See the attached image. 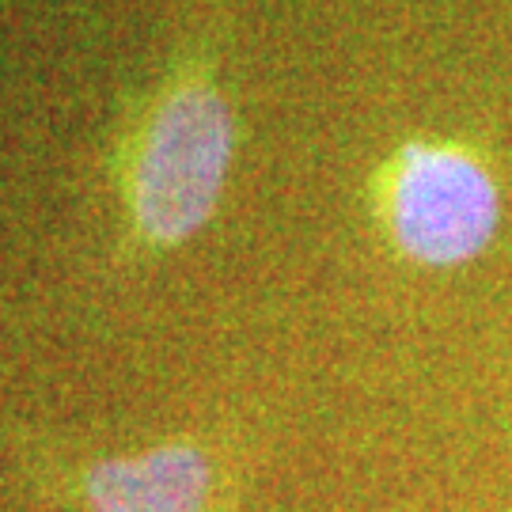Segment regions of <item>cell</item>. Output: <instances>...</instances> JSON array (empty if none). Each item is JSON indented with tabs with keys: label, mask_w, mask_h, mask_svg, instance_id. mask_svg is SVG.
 I'll list each match as a JSON object with an SVG mask.
<instances>
[{
	"label": "cell",
	"mask_w": 512,
	"mask_h": 512,
	"mask_svg": "<svg viewBox=\"0 0 512 512\" xmlns=\"http://www.w3.org/2000/svg\"><path fill=\"white\" fill-rule=\"evenodd\" d=\"M236 156V114L213 80L194 76L156 103L145 126L129 209L137 232L156 247H175L213 217Z\"/></svg>",
	"instance_id": "cell-1"
},
{
	"label": "cell",
	"mask_w": 512,
	"mask_h": 512,
	"mask_svg": "<svg viewBox=\"0 0 512 512\" xmlns=\"http://www.w3.org/2000/svg\"><path fill=\"white\" fill-rule=\"evenodd\" d=\"M384 224L410 262L463 266L497 236L501 190L467 148L410 141L387 164Z\"/></svg>",
	"instance_id": "cell-2"
},
{
	"label": "cell",
	"mask_w": 512,
	"mask_h": 512,
	"mask_svg": "<svg viewBox=\"0 0 512 512\" xmlns=\"http://www.w3.org/2000/svg\"><path fill=\"white\" fill-rule=\"evenodd\" d=\"M213 482V459L175 440L141 456L99 459L80 475V494L88 512H205Z\"/></svg>",
	"instance_id": "cell-3"
}]
</instances>
